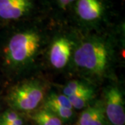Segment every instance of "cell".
Here are the masks:
<instances>
[{
  "label": "cell",
  "instance_id": "1",
  "mask_svg": "<svg viewBox=\"0 0 125 125\" xmlns=\"http://www.w3.org/2000/svg\"><path fill=\"white\" fill-rule=\"evenodd\" d=\"M40 38L35 31L18 33L9 40L6 59L10 64L21 65L29 62L40 47Z\"/></svg>",
  "mask_w": 125,
  "mask_h": 125
},
{
  "label": "cell",
  "instance_id": "2",
  "mask_svg": "<svg viewBox=\"0 0 125 125\" xmlns=\"http://www.w3.org/2000/svg\"><path fill=\"white\" fill-rule=\"evenodd\" d=\"M74 62L78 67L94 74H102L108 62V52L106 45L99 41H88L76 49Z\"/></svg>",
  "mask_w": 125,
  "mask_h": 125
},
{
  "label": "cell",
  "instance_id": "3",
  "mask_svg": "<svg viewBox=\"0 0 125 125\" xmlns=\"http://www.w3.org/2000/svg\"><path fill=\"white\" fill-rule=\"evenodd\" d=\"M44 97L43 88L34 81L15 86L8 95V102L14 110L31 111L38 107Z\"/></svg>",
  "mask_w": 125,
  "mask_h": 125
},
{
  "label": "cell",
  "instance_id": "4",
  "mask_svg": "<svg viewBox=\"0 0 125 125\" xmlns=\"http://www.w3.org/2000/svg\"><path fill=\"white\" fill-rule=\"evenodd\" d=\"M104 113L112 125H125V99L117 86L107 88L105 94Z\"/></svg>",
  "mask_w": 125,
  "mask_h": 125
},
{
  "label": "cell",
  "instance_id": "5",
  "mask_svg": "<svg viewBox=\"0 0 125 125\" xmlns=\"http://www.w3.org/2000/svg\"><path fill=\"white\" fill-rule=\"evenodd\" d=\"M31 8V0H0V18L18 20L28 13Z\"/></svg>",
  "mask_w": 125,
  "mask_h": 125
},
{
  "label": "cell",
  "instance_id": "6",
  "mask_svg": "<svg viewBox=\"0 0 125 125\" xmlns=\"http://www.w3.org/2000/svg\"><path fill=\"white\" fill-rule=\"evenodd\" d=\"M71 52L72 42L68 39L61 38L55 40L49 52L51 64L56 69L64 67L69 61Z\"/></svg>",
  "mask_w": 125,
  "mask_h": 125
},
{
  "label": "cell",
  "instance_id": "7",
  "mask_svg": "<svg viewBox=\"0 0 125 125\" xmlns=\"http://www.w3.org/2000/svg\"><path fill=\"white\" fill-rule=\"evenodd\" d=\"M76 12L81 19L85 21H93L101 17L103 6L99 0H78Z\"/></svg>",
  "mask_w": 125,
  "mask_h": 125
},
{
  "label": "cell",
  "instance_id": "8",
  "mask_svg": "<svg viewBox=\"0 0 125 125\" xmlns=\"http://www.w3.org/2000/svg\"><path fill=\"white\" fill-rule=\"evenodd\" d=\"M78 125H106L104 109L101 105L88 106L81 113Z\"/></svg>",
  "mask_w": 125,
  "mask_h": 125
},
{
  "label": "cell",
  "instance_id": "9",
  "mask_svg": "<svg viewBox=\"0 0 125 125\" xmlns=\"http://www.w3.org/2000/svg\"><path fill=\"white\" fill-rule=\"evenodd\" d=\"M31 118L37 125H62L60 118L45 108L36 112Z\"/></svg>",
  "mask_w": 125,
  "mask_h": 125
},
{
  "label": "cell",
  "instance_id": "10",
  "mask_svg": "<svg viewBox=\"0 0 125 125\" xmlns=\"http://www.w3.org/2000/svg\"><path fill=\"white\" fill-rule=\"evenodd\" d=\"M93 97V90H90L88 92L74 94L67 97L69 99V101L73 108L82 109L87 106V105L92 99Z\"/></svg>",
  "mask_w": 125,
  "mask_h": 125
},
{
  "label": "cell",
  "instance_id": "11",
  "mask_svg": "<svg viewBox=\"0 0 125 125\" xmlns=\"http://www.w3.org/2000/svg\"><path fill=\"white\" fill-rule=\"evenodd\" d=\"M44 108L54 113L55 115H56L62 121L70 120L74 115L73 109L62 107L55 104H45Z\"/></svg>",
  "mask_w": 125,
  "mask_h": 125
},
{
  "label": "cell",
  "instance_id": "12",
  "mask_svg": "<svg viewBox=\"0 0 125 125\" xmlns=\"http://www.w3.org/2000/svg\"><path fill=\"white\" fill-rule=\"evenodd\" d=\"M90 90L92 89L81 82L78 81H72L63 88V94L66 97H70L77 94L88 92Z\"/></svg>",
  "mask_w": 125,
  "mask_h": 125
},
{
  "label": "cell",
  "instance_id": "13",
  "mask_svg": "<svg viewBox=\"0 0 125 125\" xmlns=\"http://www.w3.org/2000/svg\"><path fill=\"white\" fill-rule=\"evenodd\" d=\"M45 104H55L62 107L73 109L68 97L63 94L52 93L49 94V97L45 100Z\"/></svg>",
  "mask_w": 125,
  "mask_h": 125
},
{
  "label": "cell",
  "instance_id": "14",
  "mask_svg": "<svg viewBox=\"0 0 125 125\" xmlns=\"http://www.w3.org/2000/svg\"><path fill=\"white\" fill-rule=\"evenodd\" d=\"M20 117V115L17 112L12 110H9L5 111L1 116H0V122H13L15 120Z\"/></svg>",
  "mask_w": 125,
  "mask_h": 125
},
{
  "label": "cell",
  "instance_id": "15",
  "mask_svg": "<svg viewBox=\"0 0 125 125\" xmlns=\"http://www.w3.org/2000/svg\"><path fill=\"white\" fill-rule=\"evenodd\" d=\"M57 1H58L59 5L61 6V8L65 9L67 6H69L71 3L76 0H57Z\"/></svg>",
  "mask_w": 125,
  "mask_h": 125
},
{
  "label": "cell",
  "instance_id": "16",
  "mask_svg": "<svg viewBox=\"0 0 125 125\" xmlns=\"http://www.w3.org/2000/svg\"><path fill=\"white\" fill-rule=\"evenodd\" d=\"M15 120L13 122H9V123H6V122H0V125H15Z\"/></svg>",
  "mask_w": 125,
  "mask_h": 125
},
{
  "label": "cell",
  "instance_id": "17",
  "mask_svg": "<svg viewBox=\"0 0 125 125\" xmlns=\"http://www.w3.org/2000/svg\"></svg>",
  "mask_w": 125,
  "mask_h": 125
}]
</instances>
